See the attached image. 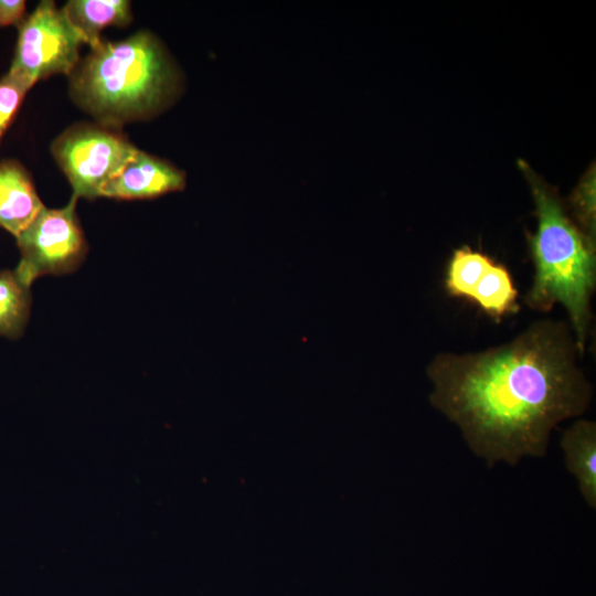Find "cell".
<instances>
[{
  "mask_svg": "<svg viewBox=\"0 0 596 596\" xmlns=\"http://www.w3.org/2000/svg\"><path fill=\"white\" fill-rule=\"evenodd\" d=\"M567 321L539 319L482 351L440 352L426 366L430 405L488 468L543 458L562 422L581 417L593 386Z\"/></svg>",
  "mask_w": 596,
  "mask_h": 596,
  "instance_id": "6da1fadb",
  "label": "cell"
},
{
  "mask_svg": "<svg viewBox=\"0 0 596 596\" xmlns=\"http://www.w3.org/2000/svg\"><path fill=\"white\" fill-rule=\"evenodd\" d=\"M68 76L75 103L105 126H119L163 110L181 84L167 50L146 31L121 41H103Z\"/></svg>",
  "mask_w": 596,
  "mask_h": 596,
  "instance_id": "7a4b0ae2",
  "label": "cell"
},
{
  "mask_svg": "<svg viewBox=\"0 0 596 596\" xmlns=\"http://www.w3.org/2000/svg\"><path fill=\"white\" fill-rule=\"evenodd\" d=\"M535 204L538 227L529 234L533 279L523 301L530 309L549 312L561 305L568 316L581 356L592 323V296L596 287V246L574 221L556 191L522 162Z\"/></svg>",
  "mask_w": 596,
  "mask_h": 596,
  "instance_id": "3957f363",
  "label": "cell"
},
{
  "mask_svg": "<svg viewBox=\"0 0 596 596\" xmlns=\"http://www.w3.org/2000/svg\"><path fill=\"white\" fill-rule=\"evenodd\" d=\"M139 149L107 128L78 125L65 130L52 145L53 156L65 173L75 198L100 196Z\"/></svg>",
  "mask_w": 596,
  "mask_h": 596,
  "instance_id": "277c9868",
  "label": "cell"
},
{
  "mask_svg": "<svg viewBox=\"0 0 596 596\" xmlns=\"http://www.w3.org/2000/svg\"><path fill=\"white\" fill-rule=\"evenodd\" d=\"M18 29L9 72L33 85L52 75H70L79 62V47L84 42L54 1H41Z\"/></svg>",
  "mask_w": 596,
  "mask_h": 596,
  "instance_id": "5b68a950",
  "label": "cell"
},
{
  "mask_svg": "<svg viewBox=\"0 0 596 596\" xmlns=\"http://www.w3.org/2000/svg\"><path fill=\"white\" fill-rule=\"evenodd\" d=\"M77 198L62 209H44L17 236L21 259L14 269L19 278L31 286L46 274H65L83 260L86 244L75 207Z\"/></svg>",
  "mask_w": 596,
  "mask_h": 596,
  "instance_id": "8992f818",
  "label": "cell"
},
{
  "mask_svg": "<svg viewBox=\"0 0 596 596\" xmlns=\"http://www.w3.org/2000/svg\"><path fill=\"white\" fill-rule=\"evenodd\" d=\"M185 174L175 166L138 150L124 169L102 190L100 196L149 199L182 190Z\"/></svg>",
  "mask_w": 596,
  "mask_h": 596,
  "instance_id": "52a82bcc",
  "label": "cell"
},
{
  "mask_svg": "<svg viewBox=\"0 0 596 596\" xmlns=\"http://www.w3.org/2000/svg\"><path fill=\"white\" fill-rule=\"evenodd\" d=\"M44 209L32 179L15 160L0 162V227L15 237Z\"/></svg>",
  "mask_w": 596,
  "mask_h": 596,
  "instance_id": "ba28073f",
  "label": "cell"
},
{
  "mask_svg": "<svg viewBox=\"0 0 596 596\" xmlns=\"http://www.w3.org/2000/svg\"><path fill=\"white\" fill-rule=\"evenodd\" d=\"M560 446L566 470L575 478L584 502L596 509V423L573 422L563 433Z\"/></svg>",
  "mask_w": 596,
  "mask_h": 596,
  "instance_id": "9c48e42d",
  "label": "cell"
},
{
  "mask_svg": "<svg viewBox=\"0 0 596 596\" xmlns=\"http://www.w3.org/2000/svg\"><path fill=\"white\" fill-rule=\"evenodd\" d=\"M62 11L91 50L103 42V29L125 26L132 19L130 2L126 0H71Z\"/></svg>",
  "mask_w": 596,
  "mask_h": 596,
  "instance_id": "30bf717a",
  "label": "cell"
},
{
  "mask_svg": "<svg viewBox=\"0 0 596 596\" xmlns=\"http://www.w3.org/2000/svg\"><path fill=\"white\" fill-rule=\"evenodd\" d=\"M518 297V289L509 269L491 259L478 276L469 301L499 322L520 310Z\"/></svg>",
  "mask_w": 596,
  "mask_h": 596,
  "instance_id": "8fae6325",
  "label": "cell"
},
{
  "mask_svg": "<svg viewBox=\"0 0 596 596\" xmlns=\"http://www.w3.org/2000/svg\"><path fill=\"white\" fill-rule=\"evenodd\" d=\"M31 307L30 286L14 270L0 272V334L11 339L21 336Z\"/></svg>",
  "mask_w": 596,
  "mask_h": 596,
  "instance_id": "7c38bea8",
  "label": "cell"
},
{
  "mask_svg": "<svg viewBox=\"0 0 596 596\" xmlns=\"http://www.w3.org/2000/svg\"><path fill=\"white\" fill-rule=\"evenodd\" d=\"M573 221L576 226L596 246L595 173L584 175L570 198Z\"/></svg>",
  "mask_w": 596,
  "mask_h": 596,
  "instance_id": "4fadbf2b",
  "label": "cell"
},
{
  "mask_svg": "<svg viewBox=\"0 0 596 596\" xmlns=\"http://www.w3.org/2000/svg\"><path fill=\"white\" fill-rule=\"evenodd\" d=\"M32 86L28 79L9 71L0 78V142Z\"/></svg>",
  "mask_w": 596,
  "mask_h": 596,
  "instance_id": "5bb4252c",
  "label": "cell"
},
{
  "mask_svg": "<svg viewBox=\"0 0 596 596\" xmlns=\"http://www.w3.org/2000/svg\"><path fill=\"white\" fill-rule=\"evenodd\" d=\"M25 1L0 0V28L19 25L24 18Z\"/></svg>",
  "mask_w": 596,
  "mask_h": 596,
  "instance_id": "9a60e30c",
  "label": "cell"
}]
</instances>
